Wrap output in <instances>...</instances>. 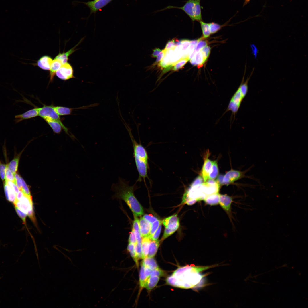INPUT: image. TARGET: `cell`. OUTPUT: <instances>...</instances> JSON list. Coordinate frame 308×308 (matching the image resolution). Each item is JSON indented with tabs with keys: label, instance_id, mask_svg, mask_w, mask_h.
<instances>
[{
	"label": "cell",
	"instance_id": "obj_42",
	"mask_svg": "<svg viewBox=\"0 0 308 308\" xmlns=\"http://www.w3.org/2000/svg\"><path fill=\"white\" fill-rule=\"evenodd\" d=\"M177 230L165 228L161 240H163L174 233Z\"/></svg>",
	"mask_w": 308,
	"mask_h": 308
},
{
	"label": "cell",
	"instance_id": "obj_25",
	"mask_svg": "<svg viewBox=\"0 0 308 308\" xmlns=\"http://www.w3.org/2000/svg\"><path fill=\"white\" fill-rule=\"evenodd\" d=\"M21 154V153H19L7 165L9 168L14 175L16 173L18 169Z\"/></svg>",
	"mask_w": 308,
	"mask_h": 308
},
{
	"label": "cell",
	"instance_id": "obj_26",
	"mask_svg": "<svg viewBox=\"0 0 308 308\" xmlns=\"http://www.w3.org/2000/svg\"><path fill=\"white\" fill-rule=\"evenodd\" d=\"M159 279V277L157 276L150 277L145 283L144 287L148 290L152 289L157 285Z\"/></svg>",
	"mask_w": 308,
	"mask_h": 308
},
{
	"label": "cell",
	"instance_id": "obj_41",
	"mask_svg": "<svg viewBox=\"0 0 308 308\" xmlns=\"http://www.w3.org/2000/svg\"><path fill=\"white\" fill-rule=\"evenodd\" d=\"M164 275V271L158 267L152 270L150 277L155 276L159 277L163 276Z\"/></svg>",
	"mask_w": 308,
	"mask_h": 308
},
{
	"label": "cell",
	"instance_id": "obj_8",
	"mask_svg": "<svg viewBox=\"0 0 308 308\" xmlns=\"http://www.w3.org/2000/svg\"><path fill=\"white\" fill-rule=\"evenodd\" d=\"M131 138L133 149V155L135 159H138L148 162V156L144 147L138 143L133 137L130 129L127 128Z\"/></svg>",
	"mask_w": 308,
	"mask_h": 308
},
{
	"label": "cell",
	"instance_id": "obj_32",
	"mask_svg": "<svg viewBox=\"0 0 308 308\" xmlns=\"http://www.w3.org/2000/svg\"><path fill=\"white\" fill-rule=\"evenodd\" d=\"M189 60L188 57L181 58L174 64L173 70L174 71H177L182 68Z\"/></svg>",
	"mask_w": 308,
	"mask_h": 308
},
{
	"label": "cell",
	"instance_id": "obj_50",
	"mask_svg": "<svg viewBox=\"0 0 308 308\" xmlns=\"http://www.w3.org/2000/svg\"><path fill=\"white\" fill-rule=\"evenodd\" d=\"M143 217L151 224L158 219L156 217L151 214H145Z\"/></svg>",
	"mask_w": 308,
	"mask_h": 308
},
{
	"label": "cell",
	"instance_id": "obj_53",
	"mask_svg": "<svg viewBox=\"0 0 308 308\" xmlns=\"http://www.w3.org/2000/svg\"><path fill=\"white\" fill-rule=\"evenodd\" d=\"M166 51L163 49L161 50V51L160 52L159 54L157 56L156 62H157L160 61L164 57L165 53Z\"/></svg>",
	"mask_w": 308,
	"mask_h": 308
},
{
	"label": "cell",
	"instance_id": "obj_14",
	"mask_svg": "<svg viewBox=\"0 0 308 308\" xmlns=\"http://www.w3.org/2000/svg\"><path fill=\"white\" fill-rule=\"evenodd\" d=\"M151 224L143 217L140 218L139 220V230L142 238L149 236L150 231Z\"/></svg>",
	"mask_w": 308,
	"mask_h": 308
},
{
	"label": "cell",
	"instance_id": "obj_43",
	"mask_svg": "<svg viewBox=\"0 0 308 308\" xmlns=\"http://www.w3.org/2000/svg\"><path fill=\"white\" fill-rule=\"evenodd\" d=\"M22 191L25 194L31 195L29 189L24 179L21 177Z\"/></svg>",
	"mask_w": 308,
	"mask_h": 308
},
{
	"label": "cell",
	"instance_id": "obj_54",
	"mask_svg": "<svg viewBox=\"0 0 308 308\" xmlns=\"http://www.w3.org/2000/svg\"><path fill=\"white\" fill-rule=\"evenodd\" d=\"M137 242L141 243L142 241V237L139 231H134Z\"/></svg>",
	"mask_w": 308,
	"mask_h": 308
},
{
	"label": "cell",
	"instance_id": "obj_37",
	"mask_svg": "<svg viewBox=\"0 0 308 308\" xmlns=\"http://www.w3.org/2000/svg\"><path fill=\"white\" fill-rule=\"evenodd\" d=\"M134 249L138 259H142L141 243L137 242L135 244Z\"/></svg>",
	"mask_w": 308,
	"mask_h": 308
},
{
	"label": "cell",
	"instance_id": "obj_15",
	"mask_svg": "<svg viewBox=\"0 0 308 308\" xmlns=\"http://www.w3.org/2000/svg\"><path fill=\"white\" fill-rule=\"evenodd\" d=\"M53 61L50 56L44 55L41 57L34 65H36L40 68L44 70H50L51 65Z\"/></svg>",
	"mask_w": 308,
	"mask_h": 308
},
{
	"label": "cell",
	"instance_id": "obj_46",
	"mask_svg": "<svg viewBox=\"0 0 308 308\" xmlns=\"http://www.w3.org/2000/svg\"><path fill=\"white\" fill-rule=\"evenodd\" d=\"M176 47L175 44V40L173 39L171 40L168 42L164 50L166 51L170 49H174Z\"/></svg>",
	"mask_w": 308,
	"mask_h": 308
},
{
	"label": "cell",
	"instance_id": "obj_55",
	"mask_svg": "<svg viewBox=\"0 0 308 308\" xmlns=\"http://www.w3.org/2000/svg\"><path fill=\"white\" fill-rule=\"evenodd\" d=\"M152 270L147 267H145V273L146 277L148 279L150 277Z\"/></svg>",
	"mask_w": 308,
	"mask_h": 308
},
{
	"label": "cell",
	"instance_id": "obj_9",
	"mask_svg": "<svg viewBox=\"0 0 308 308\" xmlns=\"http://www.w3.org/2000/svg\"><path fill=\"white\" fill-rule=\"evenodd\" d=\"M59 79L66 80L74 78L73 70L72 66L68 63L62 64L55 74Z\"/></svg>",
	"mask_w": 308,
	"mask_h": 308
},
{
	"label": "cell",
	"instance_id": "obj_6",
	"mask_svg": "<svg viewBox=\"0 0 308 308\" xmlns=\"http://www.w3.org/2000/svg\"><path fill=\"white\" fill-rule=\"evenodd\" d=\"M54 107L52 105H44L42 107L38 108V116L44 119L49 118L58 122L65 133L69 135L68 129L63 123L60 115L55 111Z\"/></svg>",
	"mask_w": 308,
	"mask_h": 308
},
{
	"label": "cell",
	"instance_id": "obj_10",
	"mask_svg": "<svg viewBox=\"0 0 308 308\" xmlns=\"http://www.w3.org/2000/svg\"><path fill=\"white\" fill-rule=\"evenodd\" d=\"M245 173V172H241L233 170L229 171L223 176L222 185H228L244 177Z\"/></svg>",
	"mask_w": 308,
	"mask_h": 308
},
{
	"label": "cell",
	"instance_id": "obj_39",
	"mask_svg": "<svg viewBox=\"0 0 308 308\" xmlns=\"http://www.w3.org/2000/svg\"><path fill=\"white\" fill-rule=\"evenodd\" d=\"M191 41L187 39L181 40V50L183 54H185L188 50L190 45Z\"/></svg>",
	"mask_w": 308,
	"mask_h": 308
},
{
	"label": "cell",
	"instance_id": "obj_5",
	"mask_svg": "<svg viewBox=\"0 0 308 308\" xmlns=\"http://www.w3.org/2000/svg\"><path fill=\"white\" fill-rule=\"evenodd\" d=\"M14 204L15 206L26 214L33 222L36 224L31 195H27L23 193L21 198L19 200H16Z\"/></svg>",
	"mask_w": 308,
	"mask_h": 308
},
{
	"label": "cell",
	"instance_id": "obj_7",
	"mask_svg": "<svg viewBox=\"0 0 308 308\" xmlns=\"http://www.w3.org/2000/svg\"><path fill=\"white\" fill-rule=\"evenodd\" d=\"M113 0H93L86 2L74 1L72 3V5L74 7H75L78 3H82L87 6L90 10V14L86 18L88 19L92 14H95L98 11H100L102 8Z\"/></svg>",
	"mask_w": 308,
	"mask_h": 308
},
{
	"label": "cell",
	"instance_id": "obj_18",
	"mask_svg": "<svg viewBox=\"0 0 308 308\" xmlns=\"http://www.w3.org/2000/svg\"><path fill=\"white\" fill-rule=\"evenodd\" d=\"M4 188L7 199L9 202L14 203L16 199V193L5 180L4 184Z\"/></svg>",
	"mask_w": 308,
	"mask_h": 308
},
{
	"label": "cell",
	"instance_id": "obj_44",
	"mask_svg": "<svg viewBox=\"0 0 308 308\" xmlns=\"http://www.w3.org/2000/svg\"><path fill=\"white\" fill-rule=\"evenodd\" d=\"M162 223L159 225L157 230L153 235L151 239V240H158L161 231Z\"/></svg>",
	"mask_w": 308,
	"mask_h": 308
},
{
	"label": "cell",
	"instance_id": "obj_17",
	"mask_svg": "<svg viewBox=\"0 0 308 308\" xmlns=\"http://www.w3.org/2000/svg\"><path fill=\"white\" fill-rule=\"evenodd\" d=\"M82 40L83 39H82L76 45L67 52L62 53L59 52L54 58L59 60L62 64L67 62L69 57L75 51L76 48L81 43V41H82Z\"/></svg>",
	"mask_w": 308,
	"mask_h": 308
},
{
	"label": "cell",
	"instance_id": "obj_29",
	"mask_svg": "<svg viewBox=\"0 0 308 308\" xmlns=\"http://www.w3.org/2000/svg\"><path fill=\"white\" fill-rule=\"evenodd\" d=\"M148 278L146 277L145 273V266L142 262L139 273V285L140 288L142 289L144 286Z\"/></svg>",
	"mask_w": 308,
	"mask_h": 308
},
{
	"label": "cell",
	"instance_id": "obj_1",
	"mask_svg": "<svg viewBox=\"0 0 308 308\" xmlns=\"http://www.w3.org/2000/svg\"><path fill=\"white\" fill-rule=\"evenodd\" d=\"M135 185L130 186L129 182L119 177L118 182L112 185V189L115 193L114 198L124 201L133 212L134 216H140L144 214L143 207L135 196Z\"/></svg>",
	"mask_w": 308,
	"mask_h": 308
},
{
	"label": "cell",
	"instance_id": "obj_31",
	"mask_svg": "<svg viewBox=\"0 0 308 308\" xmlns=\"http://www.w3.org/2000/svg\"><path fill=\"white\" fill-rule=\"evenodd\" d=\"M194 57L195 59L196 65L198 66V68H199L202 67L205 61L204 60L201 52L199 51L196 52Z\"/></svg>",
	"mask_w": 308,
	"mask_h": 308
},
{
	"label": "cell",
	"instance_id": "obj_49",
	"mask_svg": "<svg viewBox=\"0 0 308 308\" xmlns=\"http://www.w3.org/2000/svg\"><path fill=\"white\" fill-rule=\"evenodd\" d=\"M128 242L129 243H132L134 244L137 242L134 232L132 229L131 232L129 233Z\"/></svg>",
	"mask_w": 308,
	"mask_h": 308
},
{
	"label": "cell",
	"instance_id": "obj_16",
	"mask_svg": "<svg viewBox=\"0 0 308 308\" xmlns=\"http://www.w3.org/2000/svg\"><path fill=\"white\" fill-rule=\"evenodd\" d=\"M212 161L210 160L207 157L204 160L201 171V175L204 182L208 179L209 174L212 168Z\"/></svg>",
	"mask_w": 308,
	"mask_h": 308
},
{
	"label": "cell",
	"instance_id": "obj_57",
	"mask_svg": "<svg viewBox=\"0 0 308 308\" xmlns=\"http://www.w3.org/2000/svg\"><path fill=\"white\" fill-rule=\"evenodd\" d=\"M249 0H245V3H246L248 2L249 1Z\"/></svg>",
	"mask_w": 308,
	"mask_h": 308
},
{
	"label": "cell",
	"instance_id": "obj_27",
	"mask_svg": "<svg viewBox=\"0 0 308 308\" xmlns=\"http://www.w3.org/2000/svg\"><path fill=\"white\" fill-rule=\"evenodd\" d=\"M55 111L60 116L68 115L71 114L74 109L73 108L62 106H54Z\"/></svg>",
	"mask_w": 308,
	"mask_h": 308
},
{
	"label": "cell",
	"instance_id": "obj_21",
	"mask_svg": "<svg viewBox=\"0 0 308 308\" xmlns=\"http://www.w3.org/2000/svg\"><path fill=\"white\" fill-rule=\"evenodd\" d=\"M44 119L51 128L54 133L59 134L61 133L63 128L61 125L58 122L49 118H46Z\"/></svg>",
	"mask_w": 308,
	"mask_h": 308
},
{
	"label": "cell",
	"instance_id": "obj_24",
	"mask_svg": "<svg viewBox=\"0 0 308 308\" xmlns=\"http://www.w3.org/2000/svg\"><path fill=\"white\" fill-rule=\"evenodd\" d=\"M143 259L142 262L145 267H147L152 270L159 267L153 257H147Z\"/></svg>",
	"mask_w": 308,
	"mask_h": 308
},
{
	"label": "cell",
	"instance_id": "obj_35",
	"mask_svg": "<svg viewBox=\"0 0 308 308\" xmlns=\"http://www.w3.org/2000/svg\"><path fill=\"white\" fill-rule=\"evenodd\" d=\"M211 34L216 33L221 28L222 26L214 22L209 23Z\"/></svg>",
	"mask_w": 308,
	"mask_h": 308
},
{
	"label": "cell",
	"instance_id": "obj_28",
	"mask_svg": "<svg viewBox=\"0 0 308 308\" xmlns=\"http://www.w3.org/2000/svg\"><path fill=\"white\" fill-rule=\"evenodd\" d=\"M219 170L217 162L216 161H212V164L210 171L208 179H214L218 176Z\"/></svg>",
	"mask_w": 308,
	"mask_h": 308
},
{
	"label": "cell",
	"instance_id": "obj_36",
	"mask_svg": "<svg viewBox=\"0 0 308 308\" xmlns=\"http://www.w3.org/2000/svg\"><path fill=\"white\" fill-rule=\"evenodd\" d=\"M5 180L9 181L15 183V175L9 169L7 165L5 171Z\"/></svg>",
	"mask_w": 308,
	"mask_h": 308
},
{
	"label": "cell",
	"instance_id": "obj_45",
	"mask_svg": "<svg viewBox=\"0 0 308 308\" xmlns=\"http://www.w3.org/2000/svg\"><path fill=\"white\" fill-rule=\"evenodd\" d=\"M15 209L19 216L22 219L23 221L25 223L27 216L26 214L23 212L17 207L15 206Z\"/></svg>",
	"mask_w": 308,
	"mask_h": 308
},
{
	"label": "cell",
	"instance_id": "obj_11",
	"mask_svg": "<svg viewBox=\"0 0 308 308\" xmlns=\"http://www.w3.org/2000/svg\"><path fill=\"white\" fill-rule=\"evenodd\" d=\"M38 116V108H35L22 114L15 115L14 121L15 124H17L23 120L34 118Z\"/></svg>",
	"mask_w": 308,
	"mask_h": 308
},
{
	"label": "cell",
	"instance_id": "obj_12",
	"mask_svg": "<svg viewBox=\"0 0 308 308\" xmlns=\"http://www.w3.org/2000/svg\"><path fill=\"white\" fill-rule=\"evenodd\" d=\"M162 223L165 228L177 230L180 225L179 219L177 214L164 219Z\"/></svg>",
	"mask_w": 308,
	"mask_h": 308
},
{
	"label": "cell",
	"instance_id": "obj_3",
	"mask_svg": "<svg viewBox=\"0 0 308 308\" xmlns=\"http://www.w3.org/2000/svg\"><path fill=\"white\" fill-rule=\"evenodd\" d=\"M253 69L250 76L244 82V79L236 91L231 97L229 102L225 113L230 111L234 117H235L240 106L241 104L248 91V83L250 78L254 71Z\"/></svg>",
	"mask_w": 308,
	"mask_h": 308
},
{
	"label": "cell",
	"instance_id": "obj_30",
	"mask_svg": "<svg viewBox=\"0 0 308 308\" xmlns=\"http://www.w3.org/2000/svg\"><path fill=\"white\" fill-rule=\"evenodd\" d=\"M202 29L203 37L207 38L209 37L211 34L209 23H206L202 21H199Z\"/></svg>",
	"mask_w": 308,
	"mask_h": 308
},
{
	"label": "cell",
	"instance_id": "obj_19",
	"mask_svg": "<svg viewBox=\"0 0 308 308\" xmlns=\"http://www.w3.org/2000/svg\"><path fill=\"white\" fill-rule=\"evenodd\" d=\"M62 65L61 62L58 59L54 58L52 61L50 71V82L53 81L56 72L60 69Z\"/></svg>",
	"mask_w": 308,
	"mask_h": 308
},
{
	"label": "cell",
	"instance_id": "obj_33",
	"mask_svg": "<svg viewBox=\"0 0 308 308\" xmlns=\"http://www.w3.org/2000/svg\"><path fill=\"white\" fill-rule=\"evenodd\" d=\"M161 223L162 221L157 219L151 225L149 234V236L150 239L153 235L154 233L157 229L160 224Z\"/></svg>",
	"mask_w": 308,
	"mask_h": 308
},
{
	"label": "cell",
	"instance_id": "obj_56",
	"mask_svg": "<svg viewBox=\"0 0 308 308\" xmlns=\"http://www.w3.org/2000/svg\"><path fill=\"white\" fill-rule=\"evenodd\" d=\"M161 50L160 49L158 48H156L154 49L152 54L153 56L154 57H157Z\"/></svg>",
	"mask_w": 308,
	"mask_h": 308
},
{
	"label": "cell",
	"instance_id": "obj_52",
	"mask_svg": "<svg viewBox=\"0 0 308 308\" xmlns=\"http://www.w3.org/2000/svg\"><path fill=\"white\" fill-rule=\"evenodd\" d=\"M5 180L16 194H17L19 192L20 190L15 182L6 180Z\"/></svg>",
	"mask_w": 308,
	"mask_h": 308
},
{
	"label": "cell",
	"instance_id": "obj_23",
	"mask_svg": "<svg viewBox=\"0 0 308 308\" xmlns=\"http://www.w3.org/2000/svg\"><path fill=\"white\" fill-rule=\"evenodd\" d=\"M220 194L217 193L206 196L204 200L206 204L211 205H216L218 204Z\"/></svg>",
	"mask_w": 308,
	"mask_h": 308
},
{
	"label": "cell",
	"instance_id": "obj_51",
	"mask_svg": "<svg viewBox=\"0 0 308 308\" xmlns=\"http://www.w3.org/2000/svg\"><path fill=\"white\" fill-rule=\"evenodd\" d=\"M203 179L200 175L198 176L191 184V185L195 186L202 184L203 183Z\"/></svg>",
	"mask_w": 308,
	"mask_h": 308
},
{
	"label": "cell",
	"instance_id": "obj_38",
	"mask_svg": "<svg viewBox=\"0 0 308 308\" xmlns=\"http://www.w3.org/2000/svg\"><path fill=\"white\" fill-rule=\"evenodd\" d=\"M210 47L207 46L202 48L200 50L201 52L205 62L210 55Z\"/></svg>",
	"mask_w": 308,
	"mask_h": 308
},
{
	"label": "cell",
	"instance_id": "obj_2",
	"mask_svg": "<svg viewBox=\"0 0 308 308\" xmlns=\"http://www.w3.org/2000/svg\"><path fill=\"white\" fill-rule=\"evenodd\" d=\"M215 266H189L180 268L174 271L172 275L179 281V287L185 289L193 288L200 283L206 275L200 273Z\"/></svg>",
	"mask_w": 308,
	"mask_h": 308
},
{
	"label": "cell",
	"instance_id": "obj_4",
	"mask_svg": "<svg viewBox=\"0 0 308 308\" xmlns=\"http://www.w3.org/2000/svg\"><path fill=\"white\" fill-rule=\"evenodd\" d=\"M201 0H188L181 7L169 5L164 8L158 10L155 12L161 11L171 9H177L182 10L193 21H200L202 20Z\"/></svg>",
	"mask_w": 308,
	"mask_h": 308
},
{
	"label": "cell",
	"instance_id": "obj_13",
	"mask_svg": "<svg viewBox=\"0 0 308 308\" xmlns=\"http://www.w3.org/2000/svg\"><path fill=\"white\" fill-rule=\"evenodd\" d=\"M232 198L226 195H219L218 204L226 212L229 213L230 212Z\"/></svg>",
	"mask_w": 308,
	"mask_h": 308
},
{
	"label": "cell",
	"instance_id": "obj_47",
	"mask_svg": "<svg viewBox=\"0 0 308 308\" xmlns=\"http://www.w3.org/2000/svg\"><path fill=\"white\" fill-rule=\"evenodd\" d=\"M134 219L133 222L132 229L134 231H140L139 220L136 216H134Z\"/></svg>",
	"mask_w": 308,
	"mask_h": 308
},
{
	"label": "cell",
	"instance_id": "obj_48",
	"mask_svg": "<svg viewBox=\"0 0 308 308\" xmlns=\"http://www.w3.org/2000/svg\"><path fill=\"white\" fill-rule=\"evenodd\" d=\"M15 183L20 191H22L21 177L17 173L15 174Z\"/></svg>",
	"mask_w": 308,
	"mask_h": 308
},
{
	"label": "cell",
	"instance_id": "obj_34",
	"mask_svg": "<svg viewBox=\"0 0 308 308\" xmlns=\"http://www.w3.org/2000/svg\"><path fill=\"white\" fill-rule=\"evenodd\" d=\"M204 38L203 37L200 38V40L196 46V50L197 52L199 51L202 48L207 46L208 44V41L206 40H204Z\"/></svg>",
	"mask_w": 308,
	"mask_h": 308
},
{
	"label": "cell",
	"instance_id": "obj_22",
	"mask_svg": "<svg viewBox=\"0 0 308 308\" xmlns=\"http://www.w3.org/2000/svg\"><path fill=\"white\" fill-rule=\"evenodd\" d=\"M160 241L158 240H151L147 257H153L156 254L159 246Z\"/></svg>",
	"mask_w": 308,
	"mask_h": 308
},
{
	"label": "cell",
	"instance_id": "obj_20",
	"mask_svg": "<svg viewBox=\"0 0 308 308\" xmlns=\"http://www.w3.org/2000/svg\"><path fill=\"white\" fill-rule=\"evenodd\" d=\"M151 240L149 236L142 238L141 242L142 259L147 256Z\"/></svg>",
	"mask_w": 308,
	"mask_h": 308
},
{
	"label": "cell",
	"instance_id": "obj_40",
	"mask_svg": "<svg viewBox=\"0 0 308 308\" xmlns=\"http://www.w3.org/2000/svg\"><path fill=\"white\" fill-rule=\"evenodd\" d=\"M7 165L2 163L0 161V177L3 181L5 179V171Z\"/></svg>",
	"mask_w": 308,
	"mask_h": 308
}]
</instances>
